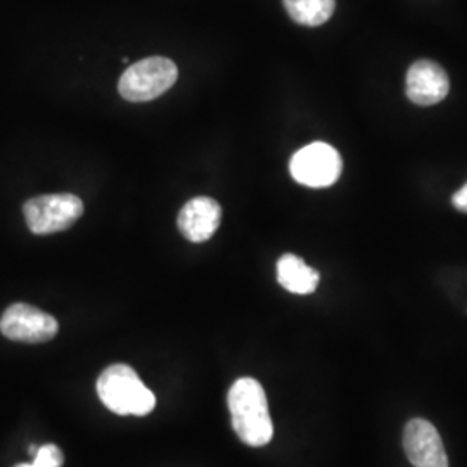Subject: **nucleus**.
Masks as SVG:
<instances>
[{
	"label": "nucleus",
	"mask_w": 467,
	"mask_h": 467,
	"mask_svg": "<svg viewBox=\"0 0 467 467\" xmlns=\"http://www.w3.org/2000/svg\"><path fill=\"white\" fill-rule=\"evenodd\" d=\"M179 69L167 57H148L129 67L118 84L119 96L130 102H148L163 96L177 82Z\"/></svg>",
	"instance_id": "7ed1b4c3"
},
{
	"label": "nucleus",
	"mask_w": 467,
	"mask_h": 467,
	"mask_svg": "<svg viewBox=\"0 0 467 467\" xmlns=\"http://www.w3.org/2000/svg\"><path fill=\"white\" fill-rule=\"evenodd\" d=\"M32 464L34 467H63L65 455L57 445L47 443L36 449Z\"/></svg>",
	"instance_id": "f8f14e48"
},
{
	"label": "nucleus",
	"mask_w": 467,
	"mask_h": 467,
	"mask_svg": "<svg viewBox=\"0 0 467 467\" xmlns=\"http://www.w3.org/2000/svg\"><path fill=\"white\" fill-rule=\"evenodd\" d=\"M15 467H34V464H32V462H28V464H17V466Z\"/></svg>",
	"instance_id": "4468645a"
},
{
	"label": "nucleus",
	"mask_w": 467,
	"mask_h": 467,
	"mask_svg": "<svg viewBox=\"0 0 467 467\" xmlns=\"http://www.w3.org/2000/svg\"><path fill=\"white\" fill-rule=\"evenodd\" d=\"M289 171L298 184L322 189L337 182L343 171V160L333 146L312 142L291 158Z\"/></svg>",
	"instance_id": "39448f33"
},
{
	"label": "nucleus",
	"mask_w": 467,
	"mask_h": 467,
	"mask_svg": "<svg viewBox=\"0 0 467 467\" xmlns=\"http://www.w3.org/2000/svg\"><path fill=\"white\" fill-rule=\"evenodd\" d=\"M227 405L239 440L250 447H264L274 436L264 386L253 378H241L231 386Z\"/></svg>",
	"instance_id": "f257e3e1"
},
{
	"label": "nucleus",
	"mask_w": 467,
	"mask_h": 467,
	"mask_svg": "<svg viewBox=\"0 0 467 467\" xmlns=\"http://www.w3.org/2000/svg\"><path fill=\"white\" fill-rule=\"evenodd\" d=\"M449 75L430 59L416 61L407 73V98L418 106H433L449 96Z\"/></svg>",
	"instance_id": "6e6552de"
},
{
	"label": "nucleus",
	"mask_w": 467,
	"mask_h": 467,
	"mask_svg": "<svg viewBox=\"0 0 467 467\" xmlns=\"http://www.w3.org/2000/svg\"><path fill=\"white\" fill-rule=\"evenodd\" d=\"M28 229L38 235L69 229L84 213V202L75 194H46L23 206Z\"/></svg>",
	"instance_id": "20e7f679"
},
{
	"label": "nucleus",
	"mask_w": 467,
	"mask_h": 467,
	"mask_svg": "<svg viewBox=\"0 0 467 467\" xmlns=\"http://www.w3.org/2000/svg\"><path fill=\"white\" fill-rule=\"evenodd\" d=\"M222 220V208L212 198L187 201L179 213V231L191 243H204L217 233Z\"/></svg>",
	"instance_id": "1a4fd4ad"
},
{
	"label": "nucleus",
	"mask_w": 467,
	"mask_h": 467,
	"mask_svg": "<svg viewBox=\"0 0 467 467\" xmlns=\"http://www.w3.org/2000/svg\"><path fill=\"white\" fill-rule=\"evenodd\" d=\"M59 331L57 320L26 303L11 305L0 318V333L19 343H46Z\"/></svg>",
	"instance_id": "423d86ee"
},
{
	"label": "nucleus",
	"mask_w": 467,
	"mask_h": 467,
	"mask_svg": "<svg viewBox=\"0 0 467 467\" xmlns=\"http://www.w3.org/2000/svg\"><path fill=\"white\" fill-rule=\"evenodd\" d=\"M451 204H453L459 212L467 213V184L462 185V187L453 194V198H451Z\"/></svg>",
	"instance_id": "ddd939ff"
},
{
	"label": "nucleus",
	"mask_w": 467,
	"mask_h": 467,
	"mask_svg": "<svg viewBox=\"0 0 467 467\" xmlns=\"http://www.w3.org/2000/svg\"><path fill=\"white\" fill-rule=\"evenodd\" d=\"M100 401L118 416H148L156 405V397L140 381L134 368L115 364L102 370L98 379Z\"/></svg>",
	"instance_id": "f03ea898"
},
{
	"label": "nucleus",
	"mask_w": 467,
	"mask_h": 467,
	"mask_svg": "<svg viewBox=\"0 0 467 467\" xmlns=\"http://www.w3.org/2000/svg\"><path fill=\"white\" fill-rule=\"evenodd\" d=\"M318 279L317 270L308 267L296 254H284L277 262V281L289 293L310 295L317 289Z\"/></svg>",
	"instance_id": "9d476101"
},
{
	"label": "nucleus",
	"mask_w": 467,
	"mask_h": 467,
	"mask_svg": "<svg viewBox=\"0 0 467 467\" xmlns=\"http://www.w3.org/2000/svg\"><path fill=\"white\" fill-rule=\"evenodd\" d=\"M284 7L295 23L320 26L333 16L336 0H284Z\"/></svg>",
	"instance_id": "9b49d317"
},
{
	"label": "nucleus",
	"mask_w": 467,
	"mask_h": 467,
	"mask_svg": "<svg viewBox=\"0 0 467 467\" xmlns=\"http://www.w3.org/2000/svg\"><path fill=\"white\" fill-rule=\"evenodd\" d=\"M403 449L414 467H449L441 436L426 419H412L407 422Z\"/></svg>",
	"instance_id": "0eeeda50"
}]
</instances>
